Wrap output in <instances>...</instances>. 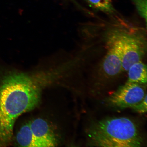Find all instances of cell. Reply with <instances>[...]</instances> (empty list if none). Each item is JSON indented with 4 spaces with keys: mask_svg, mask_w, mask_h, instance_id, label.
I'll list each match as a JSON object with an SVG mask.
<instances>
[{
    "mask_svg": "<svg viewBox=\"0 0 147 147\" xmlns=\"http://www.w3.org/2000/svg\"><path fill=\"white\" fill-rule=\"evenodd\" d=\"M51 80L50 73L41 66L21 71L0 60V147L10 144L16 119L38 105L44 84Z\"/></svg>",
    "mask_w": 147,
    "mask_h": 147,
    "instance_id": "obj_1",
    "label": "cell"
},
{
    "mask_svg": "<svg viewBox=\"0 0 147 147\" xmlns=\"http://www.w3.org/2000/svg\"><path fill=\"white\" fill-rule=\"evenodd\" d=\"M86 133L90 146L140 147L144 142L139 125L126 117H108L92 121Z\"/></svg>",
    "mask_w": 147,
    "mask_h": 147,
    "instance_id": "obj_2",
    "label": "cell"
},
{
    "mask_svg": "<svg viewBox=\"0 0 147 147\" xmlns=\"http://www.w3.org/2000/svg\"><path fill=\"white\" fill-rule=\"evenodd\" d=\"M106 51L97 70L90 81V94L94 97L102 96L115 86L123 72V49L119 30L108 33Z\"/></svg>",
    "mask_w": 147,
    "mask_h": 147,
    "instance_id": "obj_3",
    "label": "cell"
},
{
    "mask_svg": "<svg viewBox=\"0 0 147 147\" xmlns=\"http://www.w3.org/2000/svg\"><path fill=\"white\" fill-rule=\"evenodd\" d=\"M123 44V72H127L133 64L142 61L146 52V38L139 30H119Z\"/></svg>",
    "mask_w": 147,
    "mask_h": 147,
    "instance_id": "obj_4",
    "label": "cell"
},
{
    "mask_svg": "<svg viewBox=\"0 0 147 147\" xmlns=\"http://www.w3.org/2000/svg\"><path fill=\"white\" fill-rule=\"evenodd\" d=\"M146 84L126 82L104 99V103L114 109L131 108L141 102L146 94Z\"/></svg>",
    "mask_w": 147,
    "mask_h": 147,
    "instance_id": "obj_5",
    "label": "cell"
},
{
    "mask_svg": "<svg viewBox=\"0 0 147 147\" xmlns=\"http://www.w3.org/2000/svg\"><path fill=\"white\" fill-rule=\"evenodd\" d=\"M28 123L33 135L41 147L57 146V138L47 121L41 118H37Z\"/></svg>",
    "mask_w": 147,
    "mask_h": 147,
    "instance_id": "obj_6",
    "label": "cell"
},
{
    "mask_svg": "<svg viewBox=\"0 0 147 147\" xmlns=\"http://www.w3.org/2000/svg\"><path fill=\"white\" fill-rule=\"evenodd\" d=\"M127 71L128 77L126 82L147 84V66L142 61L133 64Z\"/></svg>",
    "mask_w": 147,
    "mask_h": 147,
    "instance_id": "obj_7",
    "label": "cell"
},
{
    "mask_svg": "<svg viewBox=\"0 0 147 147\" xmlns=\"http://www.w3.org/2000/svg\"><path fill=\"white\" fill-rule=\"evenodd\" d=\"M18 146L22 147H41L31 130L28 122L20 128L16 136Z\"/></svg>",
    "mask_w": 147,
    "mask_h": 147,
    "instance_id": "obj_8",
    "label": "cell"
},
{
    "mask_svg": "<svg viewBox=\"0 0 147 147\" xmlns=\"http://www.w3.org/2000/svg\"><path fill=\"white\" fill-rule=\"evenodd\" d=\"M93 8L107 13L115 11L111 0H87Z\"/></svg>",
    "mask_w": 147,
    "mask_h": 147,
    "instance_id": "obj_9",
    "label": "cell"
},
{
    "mask_svg": "<svg viewBox=\"0 0 147 147\" xmlns=\"http://www.w3.org/2000/svg\"><path fill=\"white\" fill-rule=\"evenodd\" d=\"M139 13L147 21V0H133Z\"/></svg>",
    "mask_w": 147,
    "mask_h": 147,
    "instance_id": "obj_10",
    "label": "cell"
},
{
    "mask_svg": "<svg viewBox=\"0 0 147 147\" xmlns=\"http://www.w3.org/2000/svg\"><path fill=\"white\" fill-rule=\"evenodd\" d=\"M147 95L143 100L136 105L131 109L134 111L139 113H144L147 112Z\"/></svg>",
    "mask_w": 147,
    "mask_h": 147,
    "instance_id": "obj_11",
    "label": "cell"
}]
</instances>
